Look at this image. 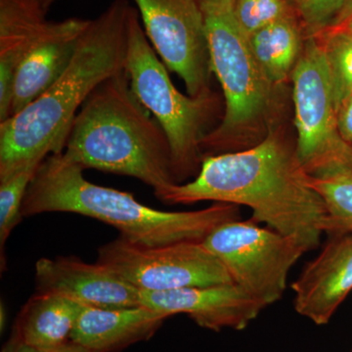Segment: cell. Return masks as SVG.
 Instances as JSON below:
<instances>
[{"mask_svg": "<svg viewBox=\"0 0 352 352\" xmlns=\"http://www.w3.org/2000/svg\"><path fill=\"white\" fill-rule=\"evenodd\" d=\"M160 201L245 206L252 219L294 238L307 252L316 249L326 234L323 199L310 185L296 149L273 132L248 149L204 157L194 180L175 185Z\"/></svg>", "mask_w": 352, "mask_h": 352, "instance_id": "1", "label": "cell"}, {"mask_svg": "<svg viewBox=\"0 0 352 352\" xmlns=\"http://www.w3.org/2000/svg\"><path fill=\"white\" fill-rule=\"evenodd\" d=\"M133 7L115 0L90 20L63 75L22 111L0 122V177L65 149L78 109L126 66Z\"/></svg>", "mask_w": 352, "mask_h": 352, "instance_id": "2", "label": "cell"}, {"mask_svg": "<svg viewBox=\"0 0 352 352\" xmlns=\"http://www.w3.org/2000/svg\"><path fill=\"white\" fill-rule=\"evenodd\" d=\"M83 170L63 153L46 157L28 188L23 217L45 212L85 215L117 229L120 237L148 247L203 242L217 227L241 217L239 206L226 203L191 212L155 210L131 193L88 182Z\"/></svg>", "mask_w": 352, "mask_h": 352, "instance_id": "3", "label": "cell"}, {"mask_svg": "<svg viewBox=\"0 0 352 352\" xmlns=\"http://www.w3.org/2000/svg\"><path fill=\"white\" fill-rule=\"evenodd\" d=\"M63 154L83 170L136 178L159 200L179 184L168 138L132 92L126 69L102 82L83 103Z\"/></svg>", "mask_w": 352, "mask_h": 352, "instance_id": "4", "label": "cell"}, {"mask_svg": "<svg viewBox=\"0 0 352 352\" xmlns=\"http://www.w3.org/2000/svg\"><path fill=\"white\" fill-rule=\"evenodd\" d=\"M200 6L210 67L226 98L221 124L201 141V151L214 156L237 144L239 132L263 117L273 85L256 61L250 38L238 21L236 0H200Z\"/></svg>", "mask_w": 352, "mask_h": 352, "instance_id": "5", "label": "cell"}, {"mask_svg": "<svg viewBox=\"0 0 352 352\" xmlns=\"http://www.w3.org/2000/svg\"><path fill=\"white\" fill-rule=\"evenodd\" d=\"M139 19L138 9L134 8L124 69L132 92L153 113L168 138L175 177L180 183L200 171L204 131L214 112L215 100L210 91L192 97L176 89Z\"/></svg>", "mask_w": 352, "mask_h": 352, "instance_id": "6", "label": "cell"}, {"mask_svg": "<svg viewBox=\"0 0 352 352\" xmlns=\"http://www.w3.org/2000/svg\"><path fill=\"white\" fill-rule=\"evenodd\" d=\"M201 243L233 283L264 307L281 300L289 271L307 252L294 238L252 219L226 222Z\"/></svg>", "mask_w": 352, "mask_h": 352, "instance_id": "7", "label": "cell"}, {"mask_svg": "<svg viewBox=\"0 0 352 352\" xmlns=\"http://www.w3.org/2000/svg\"><path fill=\"white\" fill-rule=\"evenodd\" d=\"M296 153L308 175L352 164V146L338 129L330 69L317 36H307L293 71Z\"/></svg>", "mask_w": 352, "mask_h": 352, "instance_id": "8", "label": "cell"}, {"mask_svg": "<svg viewBox=\"0 0 352 352\" xmlns=\"http://www.w3.org/2000/svg\"><path fill=\"white\" fill-rule=\"evenodd\" d=\"M96 263L139 291L233 283L223 264L201 242L148 247L120 236L99 248Z\"/></svg>", "mask_w": 352, "mask_h": 352, "instance_id": "9", "label": "cell"}, {"mask_svg": "<svg viewBox=\"0 0 352 352\" xmlns=\"http://www.w3.org/2000/svg\"><path fill=\"white\" fill-rule=\"evenodd\" d=\"M133 1L153 48L179 76L188 95L210 92L212 72L200 0Z\"/></svg>", "mask_w": 352, "mask_h": 352, "instance_id": "10", "label": "cell"}, {"mask_svg": "<svg viewBox=\"0 0 352 352\" xmlns=\"http://www.w3.org/2000/svg\"><path fill=\"white\" fill-rule=\"evenodd\" d=\"M139 302L168 317L186 314L197 325L214 332L244 330L265 308L234 283L139 291Z\"/></svg>", "mask_w": 352, "mask_h": 352, "instance_id": "11", "label": "cell"}, {"mask_svg": "<svg viewBox=\"0 0 352 352\" xmlns=\"http://www.w3.org/2000/svg\"><path fill=\"white\" fill-rule=\"evenodd\" d=\"M36 294L63 296L83 307H140L139 289L98 263L75 256L38 259L34 270Z\"/></svg>", "mask_w": 352, "mask_h": 352, "instance_id": "12", "label": "cell"}, {"mask_svg": "<svg viewBox=\"0 0 352 352\" xmlns=\"http://www.w3.org/2000/svg\"><path fill=\"white\" fill-rule=\"evenodd\" d=\"M89 22L80 18L44 21L16 72L10 117L36 100L63 75Z\"/></svg>", "mask_w": 352, "mask_h": 352, "instance_id": "13", "label": "cell"}, {"mask_svg": "<svg viewBox=\"0 0 352 352\" xmlns=\"http://www.w3.org/2000/svg\"><path fill=\"white\" fill-rule=\"evenodd\" d=\"M292 289L298 314L318 326L328 324L352 291V233L331 236Z\"/></svg>", "mask_w": 352, "mask_h": 352, "instance_id": "14", "label": "cell"}, {"mask_svg": "<svg viewBox=\"0 0 352 352\" xmlns=\"http://www.w3.org/2000/svg\"><path fill=\"white\" fill-rule=\"evenodd\" d=\"M166 318L143 307H83L72 342L91 352H120L151 339Z\"/></svg>", "mask_w": 352, "mask_h": 352, "instance_id": "15", "label": "cell"}, {"mask_svg": "<svg viewBox=\"0 0 352 352\" xmlns=\"http://www.w3.org/2000/svg\"><path fill=\"white\" fill-rule=\"evenodd\" d=\"M83 305L63 296L34 294L21 309L10 337L41 351L74 344V329Z\"/></svg>", "mask_w": 352, "mask_h": 352, "instance_id": "16", "label": "cell"}, {"mask_svg": "<svg viewBox=\"0 0 352 352\" xmlns=\"http://www.w3.org/2000/svg\"><path fill=\"white\" fill-rule=\"evenodd\" d=\"M45 20L18 0H0V122L10 117L16 72Z\"/></svg>", "mask_w": 352, "mask_h": 352, "instance_id": "17", "label": "cell"}, {"mask_svg": "<svg viewBox=\"0 0 352 352\" xmlns=\"http://www.w3.org/2000/svg\"><path fill=\"white\" fill-rule=\"evenodd\" d=\"M250 43L256 61L272 85L284 82L293 73L303 48L293 14L254 32Z\"/></svg>", "mask_w": 352, "mask_h": 352, "instance_id": "18", "label": "cell"}, {"mask_svg": "<svg viewBox=\"0 0 352 352\" xmlns=\"http://www.w3.org/2000/svg\"><path fill=\"white\" fill-rule=\"evenodd\" d=\"M309 176V183L327 208L326 234L352 233V164H340Z\"/></svg>", "mask_w": 352, "mask_h": 352, "instance_id": "19", "label": "cell"}, {"mask_svg": "<svg viewBox=\"0 0 352 352\" xmlns=\"http://www.w3.org/2000/svg\"><path fill=\"white\" fill-rule=\"evenodd\" d=\"M315 36L327 58L338 110L340 103L352 95V22L329 28Z\"/></svg>", "mask_w": 352, "mask_h": 352, "instance_id": "20", "label": "cell"}, {"mask_svg": "<svg viewBox=\"0 0 352 352\" xmlns=\"http://www.w3.org/2000/svg\"><path fill=\"white\" fill-rule=\"evenodd\" d=\"M43 162H31L0 177V250L1 261L7 239L23 219L22 206L32 178Z\"/></svg>", "mask_w": 352, "mask_h": 352, "instance_id": "21", "label": "cell"}, {"mask_svg": "<svg viewBox=\"0 0 352 352\" xmlns=\"http://www.w3.org/2000/svg\"><path fill=\"white\" fill-rule=\"evenodd\" d=\"M292 14L286 0H236V15L248 36Z\"/></svg>", "mask_w": 352, "mask_h": 352, "instance_id": "22", "label": "cell"}, {"mask_svg": "<svg viewBox=\"0 0 352 352\" xmlns=\"http://www.w3.org/2000/svg\"><path fill=\"white\" fill-rule=\"evenodd\" d=\"M286 2L302 21L307 36H315L332 25L346 0H286Z\"/></svg>", "mask_w": 352, "mask_h": 352, "instance_id": "23", "label": "cell"}, {"mask_svg": "<svg viewBox=\"0 0 352 352\" xmlns=\"http://www.w3.org/2000/svg\"><path fill=\"white\" fill-rule=\"evenodd\" d=\"M337 122L340 136L352 146V95L344 99L338 108Z\"/></svg>", "mask_w": 352, "mask_h": 352, "instance_id": "24", "label": "cell"}, {"mask_svg": "<svg viewBox=\"0 0 352 352\" xmlns=\"http://www.w3.org/2000/svg\"><path fill=\"white\" fill-rule=\"evenodd\" d=\"M1 352H91L85 349V347H82L78 346L76 344H72L71 346L65 347L63 349H60V351H41V349H34V347H32L30 346H27V344H23L20 340L14 339V338L10 337L9 340H7L6 344H4L3 347H2Z\"/></svg>", "mask_w": 352, "mask_h": 352, "instance_id": "25", "label": "cell"}, {"mask_svg": "<svg viewBox=\"0 0 352 352\" xmlns=\"http://www.w3.org/2000/svg\"><path fill=\"white\" fill-rule=\"evenodd\" d=\"M21 3L29 7L32 10L46 16L50 7L53 6L56 0H18Z\"/></svg>", "mask_w": 352, "mask_h": 352, "instance_id": "26", "label": "cell"}, {"mask_svg": "<svg viewBox=\"0 0 352 352\" xmlns=\"http://www.w3.org/2000/svg\"><path fill=\"white\" fill-rule=\"evenodd\" d=\"M352 20V0H346V4L342 7V10L338 14L332 25L329 28L339 27V25L346 24ZM328 28V29H329Z\"/></svg>", "mask_w": 352, "mask_h": 352, "instance_id": "27", "label": "cell"}, {"mask_svg": "<svg viewBox=\"0 0 352 352\" xmlns=\"http://www.w3.org/2000/svg\"><path fill=\"white\" fill-rule=\"evenodd\" d=\"M6 307L1 303V307H0V328H1V332H3L4 328H6Z\"/></svg>", "mask_w": 352, "mask_h": 352, "instance_id": "28", "label": "cell"}, {"mask_svg": "<svg viewBox=\"0 0 352 352\" xmlns=\"http://www.w3.org/2000/svg\"><path fill=\"white\" fill-rule=\"evenodd\" d=\"M351 22H352V20L351 21ZM346 24H347V23H346Z\"/></svg>", "mask_w": 352, "mask_h": 352, "instance_id": "29", "label": "cell"}]
</instances>
